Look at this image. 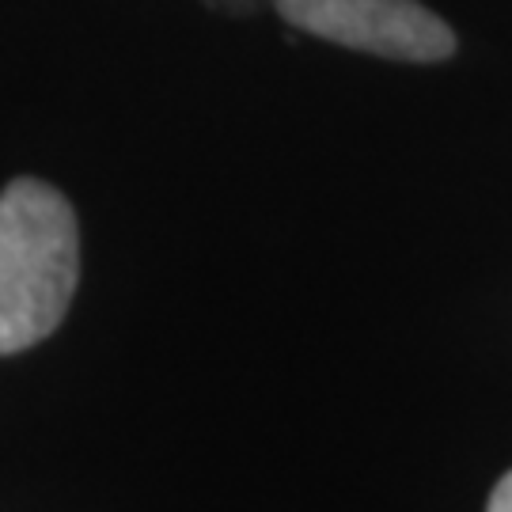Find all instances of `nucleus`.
Masks as SVG:
<instances>
[{
	"label": "nucleus",
	"mask_w": 512,
	"mask_h": 512,
	"mask_svg": "<svg viewBox=\"0 0 512 512\" xmlns=\"http://www.w3.org/2000/svg\"><path fill=\"white\" fill-rule=\"evenodd\" d=\"M80 285V228L69 198L42 179L0 190V357L46 342Z\"/></svg>",
	"instance_id": "f257e3e1"
},
{
	"label": "nucleus",
	"mask_w": 512,
	"mask_h": 512,
	"mask_svg": "<svg viewBox=\"0 0 512 512\" xmlns=\"http://www.w3.org/2000/svg\"><path fill=\"white\" fill-rule=\"evenodd\" d=\"M274 8L308 35L387 61L437 65L456 54L452 27L418 0H277Z\"/></svg>",
	"instance_id": "f03ea898"
},
{
	"label": "nucleus",
	"mask_w": 512,
	"mask_h": 512,
	"mask_svg": "<svg viewBox=\"0 0 512 512\" xmlns=\"http://www.w3.org/2000/svg\"><path fill=\"white\" fill-rule=\"evenodd\" d=\"M486 512H512V471L494 486V494H490V509Z\"/></svg>",
	"instance_id": "20e7f679"
},
{
	"label": "nucleus",
	"mask_w": 512,
	"mask_h": 512,
	"mask_svg": "<svg viewBox=\"0 0 512 512\" xmlns=\"http://www.w3.org/2000/svg\"><path fill=\"white\" fill-rule=\"evenodd\" d=\"M209 8H217V12H232V16H247V12H255L262 4H277V0H205Z\"/></svg>",
	"instance_id": "7ed1b4c3"
}]
</instances>
